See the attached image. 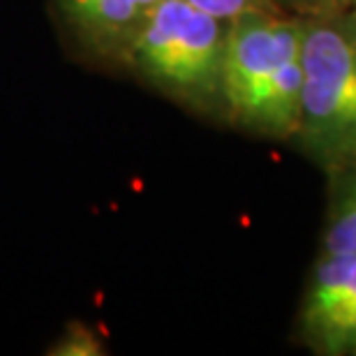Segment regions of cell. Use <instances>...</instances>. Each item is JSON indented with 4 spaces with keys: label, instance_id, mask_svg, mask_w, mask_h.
Masks as SVG:
<instances>
[{
    "label": "cell",
    "instance_id": "1",
    "mask_svg": "<svg viewBox=\"0 0 356 356\" xmlns=\"http://www.w3.org/2000/svg\"><path fill=\"white\" fill-rule=\"evenodd\" d=\"M298 137L331 169L356 167V33L343 17L303 19Z\"/></svg>",
    "mask_w": 356,
    "mask_h": 356
},
{
    "label": "cell",
    "instance_id": "2",
    "mask_svg": "<svg viewBox=\"0 0 356 356\" xmlns=\"http://www.w3.org/2000/svg\"><path fill=\"white\" fill-rule=\"evenodd\" d=\"M229 21L185 0H158L132 35V58L158 86L204 99L222 92V58Z\"/></svg>",
    "mask_w": 356,
    "mask_h": 356
},
{
    "label": "cell",
    "instance_id": "3",
    "mask_svg": "<svg viewBox=\"0 0 356 356\" xmlns=\"http://www.w3.org/2000/svg\"><path fill=\"white\" fill-rule=\"evenodd\" d=\"M303 19H280L264 10L229 21L222 58V97L236 111L284 63L301 56Z\"/></svg>",
    "mask_w": 356,
    "mask_h": 356
},
{
    "label": "cell",
    "instance_id": "4",
    "mask_svg": "<svg viewBox=\"0 0 356 356\" xmlns=\"http://www.w3.org/2000/svg\"><path fill=\"white\" fill-rule=\"evenodd\" d=\"M356 294V254H322L301 305V329Z\"/></svg>",
    "mask_w": 356,
    "mask_h": 356
},
{
    "label": "cell",
    "instance_id": "5",
    "mask_svg": "<svg viewBox=\"0 0 356 356\" xmlns=\"http://www.w3.org/2000/svg\"><path fill=\"white\" fill-rule=\"evenodd\" d=\"M72 19L97 40H120L137 33L158 0H65Z\"/></svg>",
    "mask_w": 356,
    "mask_h": 356
},
{
    "label": "cell",
    "instance_id": "6",
    "mask_svg": "<svg viewBox=\"0 0 356 356\" xmlns=\"http://www.w3.org/2000/svg\"><path fill=\"white\" fill-rule=\"evenodd\" d=\"M301 331L312 352L324 356H356V294Z\"/></svg>",
    "mask_w": 356,
    "mask_h": 356
},
{
    "label": "cell",
    "instance_id": "7",
    "mask_svg": "<svg viewBox=\"0 0 356 356\" xmlns=\"http://www.w3.org/2000/svg\"><path fill=\"white\" fill-rule=\"evenodd\" d=\"M322 254H356V167H350V176L333 199Z\"/></svg>",
    "mask_w": 356,
    "mask_h": 356
},
{
    "label": "cell",
    "instance_id": "8",
    "mask_svg": "<svg viewBox=\"0 0 356 356\" xmlns=\"http://www.w3.org/2000/svg\"><path fill=\"white\" fill-rule=\"evenodd\" d=\"M185 3L206 14H211V17H216V19L232 21L245 12L261 10L264 0H185Z\"/></svg>",
    "mask_w": 356,
    "mask_h": 356
},
{
    "label": "cell",
    "instance_id": "9",
    "mask_svg": "<svg viewBox=\"0 0 356 356\" xmlns=\"http://www.w3.org/2000/svg\"><path fill=\"white\" fill-rule=\"evenodd\" d=\"M294 7L296 12L308 14V19H329V17H345L354 10L356 0H284Z\"/></svg>",
    "mask_w": 356,
    "mask_h": 356
},
{
    "label": "cell",
    "instance_id": "10",
    "mask_svg": "<svg viewBox=\"0 0 356 356\" xmlns=\"http://www.w3.org/2000/svg\"><path fill=\"white\" fill-rule=\"evenodd\" d=\"M343 19L347 21V24H350V28L356 33V5H354V10H352V12H347Z\"/></svg>",
    "mask_w": 356,
    "mask_h": 356
}]
</instances>
